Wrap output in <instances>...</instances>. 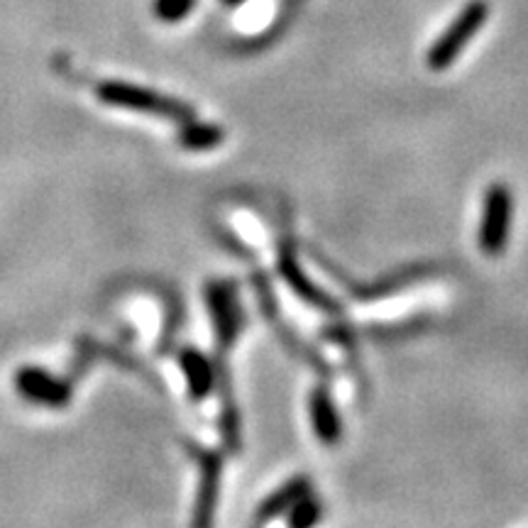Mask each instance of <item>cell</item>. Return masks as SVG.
<instances>
[{
  "label": "cell",
  "mask_w": 528,
  "mask_h": 528,
  "mask_svg": "<svg viewBox=\"0 0 528 528\" xmlns=\"http://www.w3.org/2000/svg\"><path fill=\"white\" fill-rule=\"evenodd\" d=\"M514 220V196L504 184H492L484 194L480 220V247L487 257H499L509 242Z\"/></svg>",
  "instance_id": "3957f363"
},
{
  "label": "cell",
  "mask_w": 528,
  "mask_h": 528,
  "mask_svg": "<svg viewBox=\"0 0 528 528\" xmlns=\"http://www.w3.org/2000/svg\"><path fill=\"white\" fill-rule=\"evenodd\" d=\"M487 18H489V5L484 3V0H472V3H467L458 13V18L445 27V32L438 37L436 44L428 49L426 54L428 69L433 71L448 69V66L460 57L462 49L470 44L472 37L482 30Z\"/></svg>",
  "instance_id": "6da1fadb"
},
{
  "label": "cell",
  "mask_w": 528,
  "mask_h": 528,
  "mask_svg": "<svg viewBox=\"0 0 528 528\" xmlns=\"http://www.w3.org/2000/svg\"><path fill=\"white\" fill-rule=\"evenodd\" d=\"M98 96H101V101L108 103V106L140 110V113H154L167 120H179V123H186V120L194 118L189 106L142 86L120 84V81L118 84H103L98 88Z\"/></svg>",
  "instance_id": "7a4b0ae2"
},
{
  "label": "cell",
  "mask_w": 528,
  "mask_h": 528,
  "mask_svg": "<svg viewBox=\"0 0 528 528\" xmlns=\"http://www.w3.org/2000/svg\"><path fill=\"white\" fill-rule=\"evenodd\" d=\"M196 0H157L154 3V13L162 22H179L194 10Z\"/></svg>",
  "instance_id": "4fadbf2b"
},
{
  "label": "cell",
  "mask_w": 528,
  "mask_h": 528,
  "mask_svg": "<svg viewBox=\"0 0 528 528\" xmlns=\"http://www.w3.org/2000/svg\"><path fill=\"white\" fill-rule=\"evenodd\" d=\"M308 492H311V482H308V477H294V480L282 484V487L274 489V492L264 499L260 509H257L255 524H267V521H272L274 516L284 514V511H291V506L299 502V499H304Z\"/></svg>",
  "instance_id": "52a82bcc"
},
{
  "label": "cell",
  "mask_w": 528,
  "mask_h": 528,
  "mask_svg": "<svg viewBox=\"0 0 528 528\" xmlns=\"http://www.w3.org/2000/svg\"><path fill=\"white\" fill-rule=\"evenodd\" d=\"M218 475H220V460L216 455H208L206 458V465H203V489H201V497H198V511H201V516H198V524H208L211 521V506L216 504L218 499Z\"/></svg>",
  "instance_id": "30bf717a"
},
{
  "label": "cell",
  "mask_w": 528,
  "mask_h": 528,
  "mask_svg": "<svg viewBox=\"0 0 528 528\" xmlns=\"http://www.w3.org/2000/svg\"><path fill=\"white\" fill-rule=\"evenodd\" d=\"M318 519H321V502L313 499L311 494H306L304 499H299V502L291 506V516H289L291 526L306 528L318 524Z\"/></svg>",
  "instance_id": "7c38bea8"
},
{
  "label": "cell",
  "mask_w": 528,
  "mask_h": 528,
  "mask_svg": "<svg viewBox=\"0 0 528 528\" xmlns=\"http://www.w3.org/2000/svg\"><path fill=\"white\" fill-rule=\"evenodd\" d=\"M225 3H230V5H238V3H242V0H225Z\"/></svg>",
  "instance_id": "5bb4252c"
},
{
  "label": "cell",
  "mask_w": 528,
  "mask_h": 528,
  "mask_svg": "<svg viewBox=\"0 0 528 528\" xmlns=\"http://www.w3.org/2000/svg\"><path fill=\"white\" fill-rule=\"evenodd\" d=\"M279 267H282V274H284L286 284H289L291 289H294L296 294L301 296V299H306L308 304H316V306H321V308H328V311H330V308H335V304H330L326 296H323L321 291H318L311 282H308V279L304 277V272L299 269V264L294 262V257H291L289 252H284V257H282V262H279Z\"/></svg>",
  "instance_id": "9c48e42d"
},
{
  "label": "cell",
  "mask_w": 528,
  "mask_h": 528,
  "mask_svg": "<svg viewBox=\"0 0 528 528\" xmlns=\"http://www.w3.org/2000/svg\"><path fill=\"white\" fill-rule=\"evenodd\" d=\"M181 370H184L186 384H189V394L194 399H203L213 389V365L206 355L198 350L181 352Z\"/></svg>",
  "instance_id": "ba28073f"
},
{
  "label": "cell",
  "mask_w": 528,
  "mask_h": 528,
  "mask_svg": "<svg viewBox=\"0 0 528 528\" xmlns=\"http://www.w3.org/2000/svg\"><path fill=\"white\" fill-rule=\"evenodd\" d=\"M308 411H311V423L313 431L321 443L335 445L343 436V423H340L338 411H335L333 399H330L328 392L323 387H318L316 392L308 399Z\"/></svg>",
  "instance_id": "8992f818"
},
{
  "label": "cell",
  "mask_w": 528,
  "mask_h": 528,
  "mask_svg": "<svg viewBox=\"0 0 528 528\" xmlns=\"http://www.w3.org/2000/svg\"><path fill=\"white\" fill-rule=\"evenodd\" d=\"M208 308H211L220 348H230L238 340L242 323L238 296H235V291L228 284H211L208 286Z\"/></svg>",
  "instance_id": "5b68a950"
},
{
  "label": "cell",
  "mask_w": 528,
  "mask_h": 528,
  "mask_svg": "<svg viewBox=\"0 0 528 528\" xmlns=\"http://www.w3.org/2000/svg\"><path fill=\"white\" fill-rule=\"evenodd\" d=\"M15 387H18V394L25 396L32 404L52 406V409L64 406L71 396V389L66 387V382L52 377L47 370H37V367H22V370H18Z\"/></svg>",
  "instance_id": "277c9868"
},
{
  "label": "cell",
  "mask_w": 528,
  "mask_h": 528,
  "mask_svg": "<svg viewBox=\"0 0 528 528\" xmlns=\"http://www.w3.org/2000/svg\"><path fill=\"white\" fill-rule=\"evenodd\" d=\"M220 142H223V132H220V128L196 123L194 118L186 120L184 130H181V145H184L186 150H211V147H218Z\"/></svg>",
  "instance_id": "8fae6325"
}]
</instances>
